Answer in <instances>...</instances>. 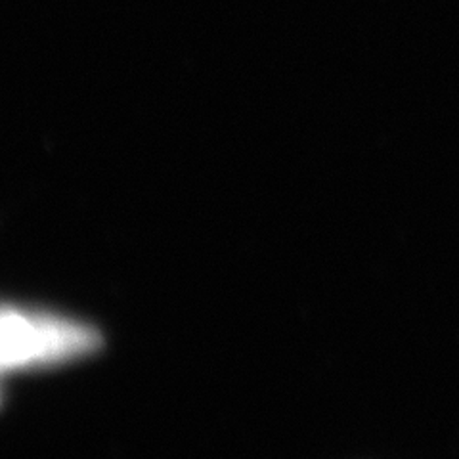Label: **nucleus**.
<instances>
[{"instance_id":"obj_1","label":"nucleus","mask_w":459,"mask_h":459,"mask_svg":"<svg viewBox=\"0 0 459 459\" xmlns=\"http://www.w3.org/2000/svg\"><path fill=\"white\" fill-rule=\"evenodd\" d=\"M98 344L100 335L89 324L60 314L0 307V376L75 360Z\"/></svg>"}]
</instances>
